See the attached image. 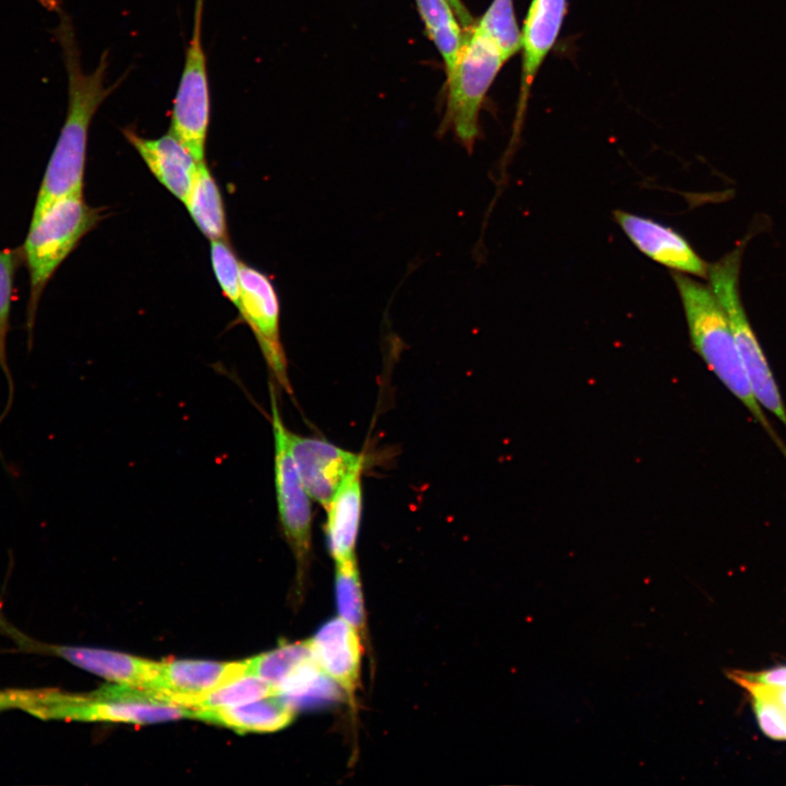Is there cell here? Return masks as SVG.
Here are the masks:
<instances>
[{
  "instance_id": "obj_21",
  "label": "cell",
  "mask_w": 786,
  "mask_h": 786,
  "mask_svg": "<svg viewBox=\"0 0 786 786\" xmlns=\"http://www.w3.org/2000/svg\"><path fill=\"white\" fill-rule=\"evenodd\" d=\"M427 32L440 52L449 75L464 44L465 32L448 0H415Z\"/></svg>"
},
{
  "instance_id": "obj_17",
  "label": "cell",
  "mask_w": 786,
  "mask_h": 786,
  "mask_svg": "<svg viewBox=\"0 0 786 786\" xmlns=\"http://www.w3.org/2000/svg\"><path fill=\"white\" fill-rule=\"evenodd\" d=\"M122 133L158 182L183 203L199 165L190 151L170 132L155 139L130 128Z\"/></svg>"
},
{
  "instance_id": "obj_1",
  "label": "cell",
  "mask_w": 786,
  "mask_h": 786,
  "mask_svg": "<svg viewBox=\"0 0 786 786\" xmlns=\"http://www.w3.org/2000/svg\"><path fill=\"white\" fill-rule=\"evenodd\" d=\"M53 10L58 24L51 31L60 49L68 76V109L38 189L34 209L61 196L82 194L88 130L94 115L121 79L105 84L108 52L104 51L92 72H84L73 22L60 0H40Z\"/></svg>"
},
{
  "instance_id": "obj_15",
  "label": "cell",
  "mask_w": 786,
  "mask_h": 786,
  "mask_svg": "<svg viewBox=\"0 0 786 786\" xmlns=\"http://www.w3.org/2000/svg\"><path fill=\"white\" fill-rule=\"evenodd\" d=\"M614 215L632 243L655 262L686 274L707 276L708 264L672 228L623 211Z\"/></svg>"
},
{
  "instance_id": "obj_8",
  "label": "cell",
  "mask_w": 786,
  "mask_h": 786,
  "mask_svg": "<svg viewBox=\"0 0 786 786\" xmlns=\"http://www.w3.org/2000/svg\"><path fill=\"white\" fill-rule=\"evenodd\" d=\"M32 715L43 719L153 724L191 717L192 710L159 703L103 699L91 693L44 689Z\"/></svg>"
},
{
  "instance_id": "obj_9",
  "label": "cell",
  "mask_w": 786,
  "mask_h": 786,
  "mask_svg": "<svg viewBox=\"0 0 786 786\" xmlns=\"http://www.w3.org/2000/svg\"><path fill=\"white\" fill-rule=\"evenodd\" d=\"M239 282L238 312L251 329L272 377L291 394L287 359L281 341V308L275 287L266 274L243 262H240Z\"/></svg>"
},
{
  "instance_id": "obj_4",
  "label": "cell",
  "mask_w": 786,
  "mask_h": 786,
  "mask_svg": "<svg viewBox=\"0 0 786 786\" xmlns=\"http://www.w3.org/2000/svg\"><path fill=\"white\" fill-rule=\"evenodd\" d=\"M742 246L708 265L711 289L724 309L753 394L764 410L786 428V406L773 371L748 320L739 295Z\"/></svg>"
},
{
  "instance_id": "obj_3",
  "label": "cell",
  "mask_w": 786,
  "mask_h": 786,
  "mask_svg": "<svg viewBox=\"0 0 786 786\" xmlns=\"http://www.w3.org/2000/svg\"><path fill=\"white\" fill-rule=\"evenodd\" d=\"M102 219L100 210L88 205L82 194L57 198L34 209L21 249L28 275L26 311L27 348L32 349L35 319L40 297L67 257Z\"/></svg>"
},
{
  "instance_id": "obj_18",
  "label": "cell",
  "mask_w": 786,
  "mask_h": 786,
  "mask_svg": "<svg viewBox=\"0 0 786 786\" xmlns=\"http://www.w3.org/2000/svg\"><path fill=\"white\" fill-rule=\"evenodd\" d=\"M295 715V707L283 694H273L231 707L192 710L191 718L246 734L281 730L294 720Z\"/></svg>"
},
{
  "instance_id": "obj_5",
  "label": "cell",
  "mask_w": 786,
  "mask_h": 786,
  "mask_svg": "<svg viewBox=\"0 0 786 786\" xmlns=\"http://www.w3.org/2000/svg\"><path fill=\"white\" fill-rule=\"evenodd\" d=\"M509 59L474 24L465 29L457 61L448 76L445 122L471 150L479 135V112L500 69Z\"/></svg>"
},
{
  "instance_id": "obj_20",
  "label": "cell",
  "mask_w": 786,
  "mask_h": 786,
  "mask_svg": "<svg viewBox=\"0 0 786 786\" xmlns=\"http://www.w3.org/2000/svg\"><path fill=\"white\" fill-rule=\"evenodd\" d=\"M183 204L210 241L228 238L222 193L205 160L199 163Z\"/></svg>"
},
{
  "instance_id": "obj_19",
  "label": "cell",
  "mask_w": 786,
  "mask_h": 786,
  "mask_svg": "<svg viewBox=\"0 0 786 786\" xmlns=\"http://www.w3.org/2000/svg\"><path fill=\"white\" fill-rule=\"evenodd\" d=\"M362 469L358 468L343 481L325 508L327 544L335 563L356 558L362 510Z\"/></svg>"
},
{
  "instance_id": "obj_30",
  "label": "cell",
  "mask_w": 786,
  "mask_h": 786,
  "mask_svg": "<svg viewBox=\"0 0 786 786\" xmlns=\"http://www.w3.org/2000/svg\"><path fill=\"white\" fill-rule=\"evenodd\" d=\"M773 689L786 712V688L773 687Z\"/></svg>"
},
{
  "instance_id": "obj_2",
  "label": "cell",
  "mask_w": 786,
  "mask_h": 786,
  "mask_svg": "<svg viewBox=\"0 0 786 786\" xmlns=\"http://www.w3.org/2000/svg\"><path fill=\"white\" fill-rule=\"evenodd\" d=\"M672 278L694 350L753 416L786 458V445L753 394L727 315L711 287L682 273H675Z\"/></svg>"
},
{
  "instance_id": "obj_11",
  "label": "cell",
  "mask_w": 786,
  "mask_h": 786,
  "mask_svg": "<svg viewBox=\"0 0 786 786\" xmlns=\"http://www.w3.org/2000/svg\"><path fill=\"white\" fill-rule=\"evenodd\" d=\"M568 0H532L521 32L522 71L511 145L519 139L532 87L559 37Z\"/></svg>"
},
{
  "instance_id": "obj_28",
  "label": "cell",
  "mask_w": 786,
  "mask_h": 786,
  "mask_svg": "<svg viewBox=\"0 0 786 786\" xmlns=\"http://www.w3.org/2000/svg\"><path fill=\"white\" fill-rule=\"evenodd\" d=\"M29 700V690H0V711L8 708L25 710Z\"/></svg>"
},
{
  "instance_id": "obj_7",
  "label": "cell",
  "mask_w": 786,
  "mask_h": 786,
  "mask_svg": "<svg viewBox=\"0 0 786 786\" xmlns=\"http://www.w3.org/2000/svg\"><path fill=\"white\" fill-rule=\"evenodd\" d=\"M203 4L204 0L194 2L192 37L174 99L169 129L198 163L205 160L211 111L206 57L202 45Z\"/></svg>"
},
{
  "instance_id": "obj_27",
  "label": "cell",
  "mask_w": 786,
  "mask_h": 786,
  "mask_svg": "<svg viewBox=\"0 0 786 786\" xmlns=\"http://www.w3.org/2000/svg\"><path fill=\"white\" fill-rule=\"evenodd\" d=\"M735 675L759 683L786 688V665L775 666L761 671L731 670Z\"/></svg>"
},
{
  "instance_id": "obj_23",
  "label": "cell",
  "mask_w": 786,
  "mask_h": 786,
  "mask_svg": "<svg viewBox=\"0 0 786 786\" xmlns=\"http://www.w3.org/2000/svg\"><path fill=\"white\" fill-rule=\"evenodd\" d=\"M727 676L749 694L761 731L773 740H786V712L773 687L745 679L733 671H727Z\"/></svg>"
},
{
  "instance_id": "obj_13",
  "label": "cell",
  "mask_w": 786,
  "mask_h": 786,
  "mask_svg": "<svg viewBox=\"0 0 786 786\" xmlns=\"http://www.w3.org/2000/svg\"><path fill=\"white\" fill-rule=\"evenodd\" d=\"M7 631L25 651L62 657L80 668L116 683L144 687L151 683L159 672L160 662L109 650L44 644L33 641L20 632L9 629Z\"/></svg>"
},
{
  "instance_id": "obj_6",
  "label": "cell",
  "mask_w": 786,
  "mask_h": 786,
  "mask_svg": "<svg viewBox=\"0 0 786 786\" xmlns=\"http://www.w3.org/2000/svg\"><path fill=\"white\" fill-rule=\"evenodd\" d=\"M271 384L273 469L277 512L283 534L297 562L298 585L301 586L311 549L310 496L296 467L288 443L289 430L282 419L276 391L273 383Z\"/></svg>"
},
{
  "instance_id": "obj_12",
  "label": "cell",
  "mask_w": 786,
  "mask_h": 786,
  "mask_svg": "<svg viewBox=\"0 0 786 786\" xmlns=\"http://www.w3.org/2000/svg\"><path fill=\"white\" fill-rule=\"evenodd\" d=\"M296 467L310 498L324 509L343 481L365 465V454L342 449L324 439L288 431Z\"/></svg>"
},
{
  "instance_id": "obj_29",
  "label": "cell",
  "mask_w": 786,
  "mask_h": 786,
  "mask_svg": "<svg viewBox=\"0 0 786 786\" xmlns=\"http://www.w3.org/2000/svg\"><path fill=\"white\" fill-rule=\"evenodd\" d=\"M451 4V7L454 10L455 15L457 16L460 23L464 26L465 29L469 28L474 24V20L472 15L469 14L468 10L465 8V5L462 3L461 0H448Z\"/></svg>"
},
{
  "instance_id": "obj_16",
  "label": "cell",
  "mask_w": 786,
  "mask_h": 786,
  "mask_svg": "<svg viewBox=\"0 0 786 786\" xmlns=\"http://www.w3.org/2000/svg\"><path fill=\"white\" fill-rule=\"evenodd\" d=\"M308 642L322 672L353 700L360 680L362 656L358 631L337 617L323 623Z\"/></svg>"
},
{
  "instance_id": "obj_26",
  "label": "cell",
  "mask_w": 786,
  "mask_h": 786,
  "mask_svg": "<svg viewBox=\"0 0 786 786\" xmlns=\"http://www.w3.org/2000/svg\"><path fill=\"white\" fill-rule=\"evenodd\" d=\"M476 27L488 36L510 59L520 50L521 32L519 29L513 0H492Z\"/></svg>"
},
{
  "instance_id": "obj_10",
  "label": "cell",
  "mask_w": 786,
  "mask_h": 786,
  "mask_svg": "<svg viewBox=\"0 0 786 786\" xmlns=\"http://www.w3.org/2000/svg\"><path fill=\"white\" fill-rule=\"evenodd\" d=\"M247 662L180 659L160 662L157 677L144 687H133L136 701L190 708L192 702L236 678L247 675Z\"/></svg>"
},
{
  "instance_id": "obj_22",
  "label": "cell",
  "mask_w": 786,
  "mask_h": 786,
  "mask_svg": "<svg viewBox=\"0 0 786 786\" xmlns=\"http://www.w3.org/2000/svg\"><path fill=\"white\" fill-rule=\"evenodd\" d=\"M21 258V250H0V369L8 384V398L4 408L0 414V427L10 414L15 394L14 380L8 361L7 341L10 331L14 275ZM0 460L2 462L4 461L1 448Z\"/></svg>"
},
{
  "instance_id": "obj_24",
  "label": "cell",
  "mask_w": 786,
  "mask_h": 786,
  "mask_svg": "<svg viewBox=\"0 0 786 786\" xmlns=\"http://www.w3.org/2000/svg\"><path fill=\"white\" fill-rule=\"evenodd\" d=\"M273 694H281L274 686L257 676L245 675L198 696L190 710L231 707Z\"/></svg>"
},
{
  "instance_id": "obj_14",
  "label": "cell",
  "mask_w": 786,
  "mask_h": 786,
  "mask_svg": "<svg viewBox=\"0 0 786 786\" xmlns=\"http://www.w3.org/2000/svg\"><path fill=\"white\" fill-rule=\"evenodd\" d=\"M246 662L247 675L267 681L283 695L327 689L322 683L327 677L315 663L308 640L282 645Z\"/></svg>"
},
{
  "instance_id": "obj_25",
  "label": "cell",
  "mask_w": 786,
  "mask_h": 786,
  "mask_svg": "<svg viewBox=\"0 0 786 786\" xmlns=\"http://www.w3.org/2000/svg\"><path fill=\"white\" fill-rule=\"evenodd\" d=\"M335 597L340 617L364 635L366 620L356 558L336 563Z\"/></svg>"
}]
</instances>
